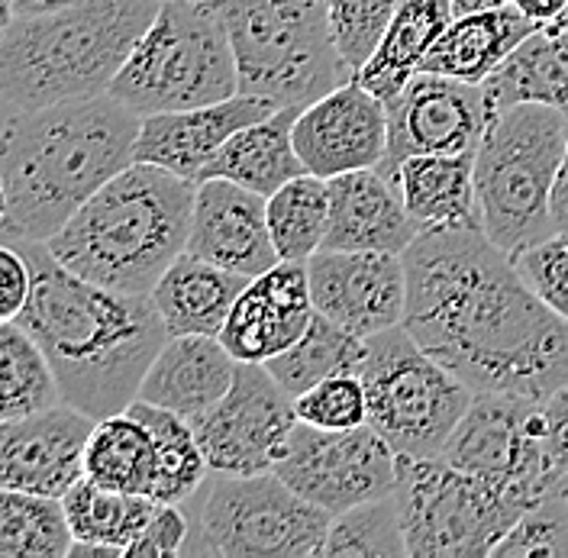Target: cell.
I'll return each mask as SVG.
<instances>
[{
	"mask_svg": "<svg viewBox=\"0 0 568 558\" xmlns=\"http://www.w3.org/2000/svg\"><path fill=\"white\" fill-rule=\"evenodd\" d=\"M407 262V333L475 394L546 397L568 382V319L481 230L420 233Z\"/></svg>",
	"mask_w": 568,
	"mask_h": 558,
	"instance_id": "cell-1",
	"label": "cell"
},
{
	"mask_svg": "<svg viewBox=\"0 0 568 558\" xmlns=\"http://www.w3.org/2000/svg\"><path fill=\"white\" fill-rule=\"evenodd\" d=\"M33 265V294L20 323L42 346L65 404L88 417L123 414L140 400L169 326L149 294H123L69 272L45 243L20 245Z\"/></svg>",
	"mask_w": 568,
	"mask_h": 558,
	"instance_id": "cell-2",
	"label": "cell"
},
{
	"mask_svg": "<svg viewBox=\"0 0 568 558\" xmlns=\"http://www.w3.org/2000/svg\"><path fill=\"white\" fill-rule=\"evenodd\" d=\"M142 116L113 94L7 113L3 243H49L106 181L136 162Z\"/></svg>",
	"mask_w": 568,
	"mask_h": 558,
	"instance_id": "cell-3",
	"label": "cell"
},
{
	"mask_svg": "<svg viewBox=\"0 0 568 558\" xmlns=\"http://www.w3.org/2000/svg\"><path fill=\"white\" fill-rule=\"evenodd\" d=\"M197 184L133 162L49 240V252L81 278L123 294H152L187 245Z\"/></svg>",
	"mask_w": 568,
	"mask_h": 558,
	"instance_id": "cell-4",
	"label": "cell"
},
{
	"mask_svg": "<svg viewBox=\"0 0 568 558\" xmlns=\"http://www.w3.org/2000/svg\"><path fill=\"white\" fill-rule=\"evenodd\" d=\"M159 7L162 0H81L45 17H7L0 42L7 113L110 94Z\"/></svg>",
	"mask_w": 568,
	"mask_h": 558,
	"instance_id": "cell-5",
	"label": "cell"
},
{
	"mask_svg": "<svg viewBox=\"0 0 568 558\" xmlns=\"http://www.w3.org/2000/svg\"><path fill=\"white\" fill-rule=\"evenodd\" d=\"M568 116L556 106L514 104L497 110L475 149L481 233L517 255L559 233L552 187L566 155Z\"/></svg>",
	"mask_w": 568,
	"mask_h": 558,
	"instance_id": "cell-6",
	"label": "cell"
},
{
	"mask_svg": "<svg viewBox=\"0 0 568 558\" xmlns=\"http://www.w3.org/2000/svg\"><path fill=\"white\" fill-rule=\"evenodd\" d=\"M236 52L240 94L307 106L353 78L326 0H211Z\"/></svg>",
	"mask_w": 568,
	"mask_h": 558,
	"instance_id": "cell-7",
	"label": "cell"
},
{
	"mask_svg": "<svg viewBox=\"0 0 568 558\" xmlns=\"http://www.w3.org/2000/svg\"><path fill=\"white\" fill-rule=\"evenodd\" d=\"M110 94L140 116L236 98V52L216 7L162 0L155 20L110 84Z\"/></svg>",
	"mask_w": 568,
	"mask_h": 558,
	"instance_id": "cell-8",
	"label": "cell"
},
{
	"mask_svg": "<svg viewBox=\"0 0 568 558\" xmlns=\"http://www.w3.org/2000/svg\"><path fill=\"white\" fill-rule=\"evenodd\" d=\"M358 378L368 394V423L397 455H439L475 400V390L407 333L390 326L365 339Z\"/></svg>",
	"mask_w": 568,
	"mask_h": 558,
	"instance_id": "cell-9",
	"label": "cell"
},
{
	"mask_svg": "<svg viewBox=\"0 0 568 558\" xmlns=\"http://www.w3.org/2000/svg\"><path fill=\"white\" fill-rule=\"evenodd\" d=\"M397 510L407 556H495L504 536L527 514L517 500L443 455H397Z\"/></svg>",
	"mask_w": 568,
	"mask_h": 558,
	"instance_id": "cell-10",
	"label": "cell"
},
{
	"mask_svg": "<svg viewBox=\"0 0 568 558\" xmlns=\"http://www.w3.org/2000/svg\"><path fill=\"white\" fill-rule=\"evenodd\" d=\"M333 514L304 500L275 471L220 475L213 471L197 510V542L184 552L226 558L323 556Z\"/></svg>",
	"mask_w": 568,
	"mask_h": 558,
	"instance_id": "cell-11",
	"label": "cell"
},
{
	"mask_svg": "<svg viewBox=\"0 0 568 558\" xmlns=\"http://www.w3.org/2000/svg\"><path fill=\"white\" fill-rule=\"evenodd\" d=\"M443 458L491 485L524 510H532L559 488V475L546 449L542 400L524 394H475Z\"/></svg>",
	"mask_w": 568,
	"mask_h": 558,
	"instance_id": "cell-12",
	"label": "cell"
},
{
	"mask_svg": "<svg viewBox=\"0 0 568 558\" xmlns=\"http://www.w3.org/2000/svg\"><path fill=\"white\" fill-rule=\"evenodd\" d=\"M275 475L304 500L336 517L365 500L394 494L397 453L372 423L320 429L297 419Z\"/></svg>",
	"mask_w": 568,
	"mask_h": 558,
	"instance_id": "cell-13",
	"label": "cell"
},
{
	"mask_svg": "<svg viewBox=\"0 0 568 558\" xmlns=\"http://www.w3.org/2000/svg\"><path fill=\"white\" fill-rule=\"evenodd\" d=\"M211 471L262 475L275 471L297 426L294 394L258 362H240L230 390L211 410L191 419Z\"/></svg>",
	"mask_w": 568,
	"mask_h": 558,
	"instance_id": "cell-14",
	"label": "cell"
},
{
	"mask_svg": "<svg viewBox=\"0 0 568 558\" xmlns=\"http://www.w3.org/2000/svg\"><path fill=\"white\" fill-rule=\"evenodd\" d=\"M388 104V159L382 165L385 175L424 152L456 155L475 152L485 140L488 123L495 120V106L488 101L485 84H468L459 78L420 71L410 84L385 101Z\"/></svg>",
	"mask_w": 568,
	"mask_h": 558,
	"instance_id": "cell-15",
	"label": "cell"
},
{
	"mask_svg": "<svg viewBox=\"0 0 568 558\" xmlns=\"http://www.w3.org/2000/svg\"><path fill=\"white\" fill-rule=\"evenodd\" d=\"M307 275L317 314L358 339L404 326L410 294L404 252L320 248L307 258Z\"/></svg>",
	"mask_w": 568,
	"mask_h": 558,
	"instance_id": "cell-16",
	"label": "cell"
},
{
	"mask_svg": "<svg viewBox=\"0 0 568 558\" xmlns=\"http://www.w3.org/2000/svg\"><path fill=\"white\" fill-rule=\"evenodd\" d=\"M294 145L307 172L326 181L382 169L388 159V104L349 78L297 113Z\"/></svg>",
	"mask_w": 568,
	"mask_h": 558,
	"instance_id": "cell-17",
	"label": "cell"
},
{
	"mask_svg": "<svg viewBox=\"0 0 568 558\" xmlns=\"http://www.w3.org/2000/svg\"><path fill=\"white\" fill-rule=\"evenodd\" d=\"M98 419L71 404L0 423V488L65 497L84 478V453Z\"/></svg>",
	"mask_w": 568,
	"mask_h": 558,
	"instance_id": "cell-18",
	"label": "cell"
},
{
	"mask_svg": "<svg viewBox=\"0 0 568 558\" xmlns=\"http://www.w3.org/2000/svg\"><path fill=\"white\" fill-rule=\"evenodd\" d=\"M184 252L246 278L268 272L282 262L268 226V197L230 177L197 181Z\"/></svg>",
	"mask_w": 568,
	"mask_h": 558,
	"instance_id": "cell-19",
	"label": "cell"
},
{
	"mask_svg": "<svg viewBox=\"0 0 568 558\" xmlns=\"http://www.w3.org/2000/svg\"><path fill=\"white\" fill-rule=\"evenodd\" d=\"M317 314L307 262H278L248 281L233 314L226 319L220 343L236 362H272L291 349Z\"/></svg>",
	"mask_w": 568,
	"mask_h": 558,
	"instance_id": "cell-20",
	"label": "cell"
},
{
	"mask_svg": "<svg viewBox=\"0 0 568 558\" xmlns=\"http://www.w3.org/2000/svg\"><path fill=\"white\" fill-rule=\"evenodd\" d=\"M275 110L278 106L265 98L236 94V98L220 101V104L149 113V116H142L136 162L169 169V172L197 184L207 162L220 152L223 142L248 123L272 116Z\"/></svg>",
	"mask_w": 568,
	"mask_h": 558,
	"instance_id": "cell-21",
	"label": "cell"
},
{
	"mask_svg": "<svg viewBox=\"0 0 568 558\" xmlns=\"http://www.w3.org/2000/svg\"><path fill=\"white\" fill-rule=\"evenodd\" d=\"M417 236L420 226L404 207L394 177L382 169L329 177V230L323 248L407 252Z\"/></svg>",
	"mask_w": 568,
	"mask_h": 558,
	"instance_id": "cell-22",
	"label": "cell"
},
{
	"mask_svg": "<svg viewBox=\"0 0 568 558\" xmlns=\"http://www.w3.org/2000/svg\"><path fill=\"white\" fill-rule=\"evenodd\" d=\"M236 368V355L220 336H169L142 378L140 400L194 419L230 390Z\"/></svg>",
	"mask_w": 568,
	"mask_h": 558,
	"instance_id": "cell-23",
	"label": "cell"
},
{
	"mask_svg": "<svg viewBox=\"0 0 568 558\" xmlns=\"http://www.w3.org/2000/svg\"><path fill=\"white\" fill-rule=\"evenodd\" d=\"M394 184L404 207L420 226L433 230H481V207L475 187V152L410 155L394 169Z\"/></svg>",
	"mask_w": 568,
	"mask_h": 558,
	"instance_id": "cell-24",
	"label": "cell"
},
{
	"mask_svg": "<svg viewBox=\"0 0 568 558\" xmlns=\"http://www.w3.org/2000/svg\"><path fill=\"white\" fill-rule=\"evenodd\" d=\"M252 278L181 252L152 287V304L172 336H220Z\"/></svg>",
	"mask_w": 568,
	"mask_h": 558,
	"instance_id": "cell-25",
	"label": "cell"
},
{
	"mask_svg": "<svg viewBox=\"0 0 568 558\" xmlns=\"http://www.w3.org/2000/svg\"><path fill=\"white\" fill-rule=\"evenodd\" d=\"M532 30L536 23L514 3L459 13L453 17L446 33L433 42L420 71L459 78L468 84H485Z\"/></svg>",
	"mask_w": 568,
	"mask_h": 558,
	"instance_id": "cell-26",
	"label": "cell"
},
{
	"mask_svg": "<svg viewBox=\"0 0 568 558\" xmlns=\"http://www.w3.org/2000/svg\"><path fill=\"white\" fill-rule=\"evenodd\" d=\"M304 106H278L272 116L255 120L220 145L204 169V177H230L255 194L272 197L291 177L304 175L307 165L294 145V123Z\"/></svg>",
	"mask_w": 568,
	"mask_h": 558,
	"instance_id": "cell-27",
	"label": "cell"
},
{
	"mask_svg": "<svg viewBox=\"0 0 568 558\" xmlns=\"http://www.w3.org/2000/svg\"><path fill=\"white\" fill-rule=\"evenodd\" d=\"M453 17V0H400L382 42L353 78L382 101L397 98L410 84V78L420 74L426 52L446 33Z\"/></svg>",
	"mask_w": 568,
	"mask_h": 558,
	"instance_id": "cell-28",
	"label": "cell"
},
{
	"mask_svg": "<svg viewBox=\"0 0 568 558\" xmlns=\"http://www.w3.org/2000/svg\"><path fill=\"white\" fill-rule=\"evenodd\" d=\"M497 110L514 104L556 106L568 116V23L536 27L485 81Z\"/></svg>",
	"mask_w": 568,
	"mask_h": 558,
	"instance_id": "cell-29",
	"label": "cell"
},
{
	"mask_svg": "<svg viewBox=\"0 0 568 558\" xmlns=\"http://www.w3.org/2000/svg\"><path fill=\"white\" fill-rule=\"evenodd\" d=\"M62 500L74 532L71 558H123L159 507L149 494L104 488L91 478H81Z\"/></svg>",
	"mask_w": 568,
	"mask_h": 558,
	"instance_id": "cell-30",
	"label": "cell"
},
{
	"mask_svg": "<svg viewBox=\"0 0 568 558\" xmlns=\"http://www.w3.org/2000/svg\"><path fill=\"white\" fill-rule=\"evenodd\" d=\"M126 410L136 414L155 439V478L149 497H155L159 504H187L204 488L211 471L191 419L149 400H133Z\"/></svg>",
	"mask_w": 568,
	"mask_h": 558,
	"instance_id": "cell-31",
	"label": "cell"
},
{
	"mask_svg": "<svg viewBox=\"0 0 568 558\" xmlns=\"http://www.w3.org/2000/svg\"><path fill=\"white\" fill-rule=\"evenodd\" d=\"M84 478L126 494H149L155 478V439L136 414H110L94 423L84 453Z\"/></svg>",
	"mask_w": 568,
	"mask_h": 558,
	"instance_id": "cell-32",
	"label": "cell"
},
{
	"mask_svg": "<svg viewBox=\"0 0 568 558\" xmlns=\"http://www.w3.org/2000/svg\"><path fill=\"white\" fill-rule=\"evenodd\" d=\"M65 500L0 488V556L3 558H71Z\"/></svg>",
	"mask_w": 568,
	"mask_h": 558,
	"instance_id": "cell-33",
	"label": "cell"
},
{
	"mask_svg": "<svg viewBox=\"0 0 568 558\" xmlns=\"http://www.w3.org/2000/svg\"><path fill=\"white\" fill-rule=\"evenodd\" d=\"M62 387L42 346L20 326H0V419H20L62 404Z\"/></svg>",
	"mask_w": 568,
	"mask_h": 558,
	"instance_id": "cell-34",
	"label": "cell"
},
{
	"mask_svg": "<svg viewBox=\"0 0 568 558\" xmlns=\"http://www.w3.org/2000/svg\"><path fill=\"white\" fill-rule=\"evenodd\" d=\"M362 346H365V339L353 336L329 316L314 314L307 333L291 349L265 362V368L275 375V382L282 384L287 394L301 397L304 390H311L314 384L329 375L355 372L358 358H362Z\"/></svg>",
	"mask_w": 568,
	"mask_h": 558,
	"instance_id": "cell-35",
	"label": "cell"
},
{
	"mask_svg": "<svg viewBox=\"0 0 568 558\" xmlns=\"http://www.w3.org/2000/svg\"><path fill=\"white\" fill-rule=\"evenodd\" d=\"M268 226L284 262H307L326 243L329 181L311 172L291 177L268 197Z\"/></svg>",
	"mask_w": 568,
	"mask_h": 558,
	"instance_id": "cell-36",
	"label": "cell"
},
{
	"mask_svg": "<svg viewBox=\"0 0 568 558\" xmlns=\"http://www.w3.org/2000/svg\"><path fill=\"white\" fill-rule=\"evenodd\" d=\"M323 556H407L397 497L385 494V497L358 504L346 514H336L326 532Z\"/></svg>",
	"mask_w": 568,
	"mask_h": 558,
	"instance_id": "cell-37",
	"label": "cell"
},
{
	"mask_svg": "<svg viewBox=\"0 0 568 558\" xmlns=\"http://www.w3.org/2000/svg\"><path fill=\"white\" fill-rule=\"evenodd\" d=\"M532 556L568 558V500L562 494V485L546 500H539L532 510H527L495 549V558Z\"/></svg>",
	"mask_w": 568,
	"mask_h": 558,
	"instance_id": "cell-38",
	"label": "cell"
},
{
	"mask_svg": "<svg viewBox=\"0 0 568 558\" xmlns=\"http://www.w3.org/2000/svg\"><path fill=\"white\" fill-rule=\"evenodd\" d=\"M297 419L320 429H353L368 423V394L358 372L329 375L301 397H294Z\"/></svg>",
	"mask_w": 568,
	"mask_h": 558,
	"instance_id": "cell-39",
	"label": "cell"
},
{
	"mask_svg": "<svg viewBox=\"0 0 568 558\" xmlns=\"http://www.w3.org/2000/svg\"><path fill=\"white\" fill-rule=\"evenodd\" d=\"M326 3H329L336 45L355 74L382 42L400 0H326Z\"/></svg>",
	"mask_w": 568,
	"mask_h": 558,
	"instance_id": "cell-40",
	"label": "cell"
},
{
	"mask_svg": "<svg viewBox=\"0 0 568 558\" xmlns=\"http://www.w3.org/2000/svg\"><path fill=\"white\" fill-rule=\"evenodd\" d=\"M520 278L530 291L562 319H568V233H552L530 248L514 255Z\"/></svg>",
	"mask_w": 568,
	"mask_h": 558,
	"instance_id": "cell-41",
	"label": "cell"
},
{
	"mask_svg": "<svg viewBox=\"0 0 568 558\" xmlns=\"http://www.w3.org/2000/svg\"><path fill=\"white\" fill-rule=\"evenodd\" d=\"M191 539V526L181 510V504H159L155 514L149 517V524L140 536L133 539V546L126 549L130 558H162L184 552Z\"/></svg>",
	"mask_w": 568,
	"mask_h": 558,
	"instance_id": "cell-42",
	"label": "cell"
},
{
	"mask_svg": "<svg viewBox=\"0 0 568 558\" xmlns=\"http://www.w3.org/2000/svg\"><path fill=\"white\" fill-rule=\"evenodd\" d=\"M33 294V265L23 248L13 243L0 245V319L10 323L23 314Z\"/></svg>",
	"mask_w": 568,
	"mask_h": 558,
	"instance_id": "cell-43",
	"label": "cell"
},
{
	"mask_svg": "<svg viewBox=\"0 0 568 558\" xmlns=\"http://www.w3.org/2000/svg\"><path fill=\"white\" fill-rule=\"evenodd\" d=\"M542 419H546V449L559 481H568V382L542 397Z\"/></svg>",
	"mask_w": 568,
	"mask_h": 558,
	"instance_id": "cell-44",
	"label": "cell"
},
{
	"mask_svg": "<svg viewBox=\"0 0 568 558\" xmlns=\"http://www.w3.org/2000/svg\"><path fill=\"white\" fill-rule=\"evenodd\" d=\"M74 3H81V0H3L7 17H45V13H59Z\"/></svg>",
	"mask_w": 568,
	"mask_h": 558,
	"instance_id": "cell-45",
	"label": "cell"
},
{
	"mask_svg": "<svg viewBox=\"0 0 568 558\" xmlns=\"http://www.w3.org/2000/svg\"><path fill=\"white\" fill-rule=\"evenodd\" d=\"M552 223L556 230L568 233V136H566V155L556 175V187H552Z\"/></svg>",
	"mask_w": 568,
	"mask_h": 558,
	"instance_id": "cell-46",
	"label": "cell"
},
{
	"mask_svg": "<svg viewBox=\"0 0 568 558\" xmlns=\"http://www.w3.org/2000/svg\"><path fill=\"white\" fill-rule=\"evenodd\" d=\"M510 0H453L456 17L459 13H475V10H491V7H507Z\"/></svg>",
	"mask_w": 568,
	"mask_h": 558,
	"instance_id": "cell-47",
	"label": "cell"
},
{
	"mask_svg": "<svg viewBox=\"0 0 568 558\" xmlns=\"http://www.w3.org/2000/svg\"><path fill=\"white\" fill-rule=\"evenodd\" d=\"M562 494H566V500H568V481H562Z\"/></svg>",
	"mask_w": 568,
	"mask_h": 558,
	"instance_id": "cell-48",
	"label": "cell"
},
{
	"mask_svg": "<svg viewBox=\"0 0 568 558\" xmlns=\"http://www.w3.org/2000/svg\"><path fill=\"white\" fill-rule=\"evenodd\" d=\"M191 3H211V0H191Z\"/></svg>",
	"mask_w": 568,
	"mask_h": 558,
	"instance_id": "cell-49",
	"label": "cell"
}]
</instances>
